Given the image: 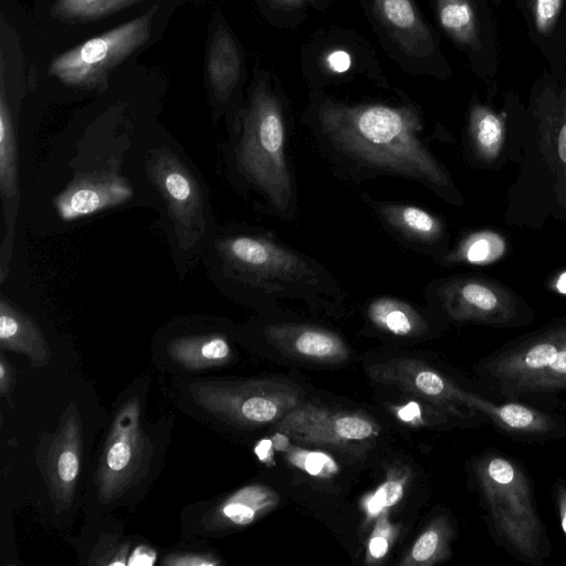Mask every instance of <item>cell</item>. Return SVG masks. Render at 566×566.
Listing matches in <instances>:
<instances>
[{"mask_svg": "<svg viewBox=\"0 0 566 566\" xmlns=\"http://www.w3.org/2000/svg\"><path fill=\"white\" fill-rule=\"evenodd\" d=\"M302 119L339 175L356 182L399 177L457 201L448 172L426 143L423 117L413 103H347L314 91Z\"/></svg>", "mask_w": 566, "mask_h": 566, "instance_id": "cell-1", "label": "cell"}, {"mask_svg": "<svg viewBox=\"0 0 566 566\" xmlns=\"http://www.w3.org/2000/svg\"><path fill=\"white\" fill-rule=\"evenodd\" d=\"M220 292L239 302L274 307L284 302L340 311L346 291L321 262L252 226L217 229L203 252Z\"/></svg>", "mask_w": 566, "mask_h": 566, "instance_id": "cell-2", "label": "cell"}, {"mask_svg": "<svg viewBox=\"0 0 566 566\" xmlns=\"http://www.w3.org/2000/svg\"><path fill=\"white\" fill-rule=\"evenodd\" d=\"M228 130L223 157L230 181L266 212L285 221L294 219L298 197L289 154V112L268 73L255 74Z\"/></svg>", "mask_w": 566, "mask_h": 566, "instance_id": "cell-3", "label": "cell"}, {"mask_svg": "<svg viewBox=\"0 0 566 566\" xmlns=\"http://www.w3.org/2000/svg\"><path fill=\"white\" fill-rule=\"evenodd\" d=\"M472 472L493 543L520 563L544 566L553 547L525 467L491 449L473 461Z\"/></svg>", "mask_w": 566, "mask_h": 566, "instance_id": "cell-4", "label": "cell"}, {"mask_svg": "<svg viewBox=\"0 0 566 566\" xmlns=\"http://www.w3.org/2000/svg\"><path fill=\"white\" fill-rule=\"evenodd\" d=\"M145 171L157 191L168 240L180 277L212 240L218 227L202 177L174 147L159 145L145 154Z\"/></svg>", "mask_w": 566, "mask_h": 566, "instance_id": "cell-5", "label": "cell"}, {"mask_svg": "<svg viewBox=\"0 0 566 566\" xmlns=\"http://www.w3.org/2000/svg\"><path fill=\"white\" fill-rule=\"evenodd\" d=\"M476 373L507 400L566 392V323L502 346Z\"/></svg>", "mask_w": 566, "mask_h": 566, "instance_id": "cell-6", "label": "cell"}, {"mask_svg": "<svg viewBox=\"0 0 566 566\" xmlns=\"http://www.w3.org/2000/svg\"><path fill=\"white\" fill-rule=\"evenodd\" d=\"M157 8L153 6L144 14L56 55L49 65V75L70 87L105 90L111 72L149 39Z\"/></svg>", "mask_w": 566, "mask_h": 566, "instance_id": "cell-7", "label": "cell"}, {"mask_svg": "<svg viewBox=\"0 0 566 566\" xmlns=\"http://www.w3.org/2000/svg\"><path fill=\"white\" fill-rule=\"evenodd\" d=\"M382 46L409 73H432L436 35L415 0H359Z\"/></svg>", "mask_w": 566, "mask_h": 566, "instance_id": "cell-8", "label": "cell"}, {"mask_svg": "<svg viewBox=\"0 0 566 566\" xmlns=\"http://www.w3.org/2000/svg\"><path fill=\"white\" fill-rule=\"evenodd\" d=\"M136 400L126 402L111 428L97 470L99 495L108 501L133 485L142 476L150 454V442L139 423Z\"/></svg>", "mask_w": 566, "mask_h": 566, "instance_id": "cell-9", "label": "cell"}, {"mask_svg": "<svg viewBox=\"0 0 566 566\" xmlns=\"http://www.w3.org/2000/svg\"><path fill=\"white\" fill-rule=\"evenodd\" d=\"M134 196L132 182L120 172L116 159L86 172L77 174L54 198V207L63 221H74L115 208Z\"/></svg>", "mask_w": 566, "mask_h": 566, "instance_id": "cell-10", "label": "cell"}, {"mask_svg": "<svg viewBox=\"0 0 566 566\" xmlns=\"http://www.w3.org/2000/svg\"><path fill=\"white\" fill-rule=\"evenodd\" d=\"M423 293L433 305L457 319L495 326L516 325L513 307L485 283L475 279H444L429 283Z\"/></svg>", "mask_w": 566, "mask_h": 566, "instance_id": "cell-11", "label": "cell"}, {"mask_svg": "<svg viewBox=\"0 0 566 566\" xmlns=\"http://www.w3.org/2000/svg\"><path fill=\"white\" fill-rule=\"evenodd\" d=\"M459 398L473 411L481 413L499 431L518 442H548L566 437L565 420L554 412L517 401L494 402L458 390Z\"/></svg>", "mask_w": 566, "mask_h": 566, "instance_id": "cell-12", "label": "cell"}, {"mask_svg": "<svg viewBox=\"0 0 566 566\" xmlns=\"http://www.w3.org/2000/svg\"><path fill=\"white\" fill-rule=\"evenodd\" d=\"M360 199L401 244L434 259L440 258L446 232L437 216L415 205L379 200L368 193H361Z\"/></svg>", "mask_w": 566, "mask_h": 566, "instance_id": "cell-13", "label": "cell"}, {"mask_svg": "<svg viewBox=\"0 0 566 566\" xmlns=\"http://www.w3.org/2000/svg\"><path fill=\"white\" fill-rule=\"evenodd\" d=\"M0 199L3 219L0 276L3 281L12 253L20 201L19 146L15 120L7 95L3 72L0 85Z\"/></svg>", "mask_w": 566, "mask_h": 566, "instance_id": "cell-14", "label": "cell"}, {"mask_svg": "<svg viewBox=\"0 0 566 566\" xmlns=\"http://www.w3.org/2000/svg\"><path fill=\"white\" fill-rule=\"evenodd\" d=\"M81 424L70 413L61 423L44 460L45 479L52 494L70 503L80 472Z\"/></svg>", "mask_w": 566, "mask_h": 566, "instance_id": "cell-15", "label": "cell"}, {"mask_svg": "<svg viewBox=\"0 0 566 566\" xmlns=\"http://www.w3.org/2000/svg\"><path fill=\"white\" fill-rule=\"evenodd\" d=\"M242 54L231 31L220 23L210 38L207 55V76L210 94L220 114L234 99L241 81Z\"/></svg>", "mask_w": 566, "mask_h": 566, "instance_id": "cell-16", "label": "cell"}, {"mask_svg": "<svg viewBox=\"0 0 566 566\" xmlns=\"http://www.w3.org/2000/svg\"><path fill=\"white\" fill-rule=\"evenodd\" d=\"M0 345L2 349L28 356L33 363H42L49 356L38 324L3 295L0 298Z\"/></svg>", "mask_w": 566, "mask_h": 566, "instance_id": "cell-17", "label": "cell"}, {"mask_svg": "<svg viewBox=\"0 0 566 566\" xmlns=\"http://www.w3.org/2000/svg\"><path fill=\"white\" fill-rule=\"evenodd\" d=\"M366 314L374 325L396 336H407L427 326L421 311L395 296L373 297L366 306Z\"/></svg>", "mask_w": 566, "mask_h": 566, "instance_id": "cell-18", "label": "cell"}, {"mask_svg": "<svg viewBox=\"0 0 566 566\" xmlns=\"http://www.w3.org/2000/svg\"><path fill=\"white\" fill-rule=\"evenodd\" d=\"M169 354L187 368H203L221 363L230 354L224 337L217 334L188 335L169 343Z\"/></svg>", "mask_w": 566, "mask_h": 566, "instance_id": "cell-19", "label": "cell"}, {"mask_svg": "<svg viewBox=\"0 0 566 566\" xmlns=\"http://www.w3.org/2000/svg\"><path fill=\"white\" fill-rule=\"evenodd\" d=\"M441 29L458 44L475 48L478 27L471 0H430Z\"/></svg>", "mask_w": 566, "mask_h": 566, "instance_id": "cell-20", "label": "cell"}, {"mask_svg": "<svg viewBox=\"0 0 566 566\" xmlns=\"http://www.w3.org/2000/svg\"><path fill=\"white\" fill-rule=\"evenodd\" d=\"M287 337L301 354L311 357H328L340 350L339 339L332 333L304 324H270Z\"/></svg>", "mask_w": 566, "mask_h": 566, "instance_id": "cell-21", "label": "cell"}, {"mask_svg": "<svg viewBox=\"0 0 566 566\" xmlns=\"http://www.w3.org/2000/svg\"><path fill=\"white\" fill-rule=\"evenodd\" d=\"M144 0H56L51 13L67 22L94 21Z\"/></svg>", "mask_w": 566, "mask_h": 566, "instance_id": "cell-22", "label": "cell"}, {"mask_svg": "<svg viewBox=\"0 0 566 566\" xmlns=\"http://www.w3.org/2000/svg\"><path fill=\"white\" fill-rule=\"evenodd\" d=\"M471 135L474 145L482 155L486 157L494 156L502 143V123L490 111L476 107L471 116Z\"/></svg>", "mask_w": 566, "mask_h": 566, "instance_id": "cell-23", "label": "cell"}, {"mask_svg": "<svg viewBox=\"0 0 566 566\" xmlns=\"http://www.w3.org/2000/svg\"><path fill=\"white\" fill-rule=\"evenodd\" d=\"M495 237L489 233H480L469 238L454 252L442 255L438 261L455 262L465 260L470 263H484L495 258L502 251V242L495 241Z\"/></svg>", "mask_w": 566, "mask_h": 566, "instance_id": "cell-24", "label": "cell"}, {"mask_svg": "<svg viewBox=\"0 0 566 566\" xmlns=\"http://www.w3.org/2000/svg\"><path fill=\"white\" fill-rule=\"evenodd\" d=\"M221 415H234L254 422H268L277 415V406L271 399L263 396H250L242 401L222 406L213 411Z\"/></svg>", "mask_w": 566, "mask_h": 566, "instance_id": "cell-25", "label": "cell"}, {"mask_svg": "<svg viewBox=\"0 0 566 566\" xmlns=\"http://www.w3.org/2000/svg\"><path fill=\"white\" fill-rule=\"evenodd\" d=\"M249 492L250 490H243L232 496L222 505L220 514L231 523L238 525L251 523L254 520L255 511L259 506L250 504L251 494Z\"/></svg>", "mask_w": 566, "mask_h": 566, "instance_id": "cell-26", "label": "cell"}, {"mask_svg": "<svg viewBox=\"0 0 566 566\" xmlns=\"http://www.w3.org/2000/svg\"><path fill=\"white\" fill-rule=\"evenodd\" d=\"M335 433L348 440H363L373 434V426L365 419L353 416H344L334 424Z\"/></svg>", "mask_w": 566, "mask_h": 566, "instance_id": "cell-27", "label": "cell"}, {"mask_svg": "<svg viewBox=\"0 0 566 566\" xmlns=\"http://www.w3.org/2000/svg\"><path fill=\"white\" fill-rule=\"evenodd\" d=\"M293 461L312 475L329 474L336 470L333 460L322 452H301L293 457Z\"/></svg>", "mask_w": 566, "mask_h": 566, "instance_id": "cell-28", "label": "cell"}, {"mask_svg": "<svg viewBox=\"0 0 566 566\" xmlns=\"http://www.w3.org/2000/svg\"><path fill=\"white\" fill-rule=\"evenodd\" d=\"M403 493L402 485L396 481H388L382 484L369 499L367 509L370 514H376L384 507L394 505Z\"/></svg>", "mask_w": 566, "mask_h": 566, "instance_id": "cell-29", "label": "cell"}, {"mask_svg": "<svg viewBox=\"0 0 566 566\" xmlns=\"http://www.w3.org/2000/svg\"><path fill=\"white\" fill-rule=\"evenodd\" d=\"M563 0H534V15L539 31H546L559 13Z\"/></svg>", "mask_w": 566, "mask_h": 566, "instance_id": "cell-30", "label": "cell"}, {"mask_svg": "<svg viewBox=\"0 0 566 566\" xmlns=\"http://www.w3.org/2000/svg\"><path fill=\"white\" fill-rule=\"evenodd\" d=\"M318 0H262V4L275 17L295 15L308 7H314Z\"/></svg>", "mask_w": 566, "mask_h": 566, "instance_id": "cell-31", "label": "cell"}, {"mask_svg": "<svg viewBox=\"0 0 566 566\" xmlns=\"http://www.w3.org/2000/svg\"><path fill=\"white\" fill-rule=\"evenodd\" d=\"M440 534L434 530L424 532L416 542L412 548V557L417 562H423L431 558L438 549Z\"/></svg>", "mask_w": 566, "mask_h": 566, "instance_id": "cell-32", "label": "cell"}, {"mask_svg": "<svg viewBox=\"0 0 566 566\" xmlns=\"http://www.w3.org/2000/svg\"><path fill=\"white\" fill-rule=\"evenodd\" d=\"M416 385L418 389L429 396H438L444 392L446 384L436 373L424 370L417 375Z\"/></svg>", "mask_w": 566, "mask_h": 566, "instance_id": "cell-33", "label": "cell"}, {"mask_svg": "<svg viewBox=\"0 0 566 566\" xmlns=\"http://www.w3.org/2000/svg\"><path fill=\"white\" fill-rule=\"evenodd\" d=\"M552 497L566 539V480L557 476L552 485Z\"/></svg>", "mask_w": 566, "mask_h": 566, "instance_id": "cell-34", "label": "cell"}, {"mask_svg": "<svg viewBox=\"0 0 566 566\" xmlns=\"http://www.w3.org/2000/svg\"><path fill=\"white\" fill-rule=\"evenodd\" d=\"M352 55L345 50H335L326 57V66L333 73H344L350 69Z\"/></svg>", "mask_w": 566, "mask_h": 566, "instance_id": "cell-35", "label": "cell"}, {"mask_svg": "<svg viewBox=\"0 0 566 566\" xmlns=\"http://www.w3.org/2000/svg\"><path fill=\"white\" fill-rule=\"evenodd\" d=\"M388 549V543L386 538L381 536L373 537L369 543V552L373 557L380 558L385 556Z\"/></svg>", "mask_w": 566, "mask_h": 566, "instance_id": "cell-36", "label": "cell"}, {"mask_svg": "<svg viewBox=\"0 0 566 566\" xmlns=\"http://www.w3.org/2000/svg\"><path fill=\"white\" fill-rule=\"evenodd\" d=\"M172 565H211L213 562L205 560L201 556H179L176 560L170 562Z\"/></svg>", "mask_w": 566, "mask_h": 566, "instance_id": "cell-37", "label": "cell"}, {"mask_svg": "<svg viewBox=\"0 0 566 566\" xmlns=\"http://www.w3.org/2000/svg\"><path fill=\"white\" fill-rule=\"evenodd\" d=\"M10 370H9V366L7 367L6 365V361L3 359H1L0 361V389H1V392L4 394L6 390L9 389V384H10Z\"/></svg>", "mask_w": 566, "mask_h": 566, "instance_id": "cell-38", "label": "cell"}, {"mask_svg": "<svg viewBox=\"0 0 566 566\" xmlns=\"http://www.w3.org/2000/svg\"><path fill=\"white\" fill-rule=\"evenodd\" d=\"M420 413L419 407L417 403L411 402L399 410V417L405 421H410L416 418Z\"/></svg>", "mask_w": 566, "mask_h": 566, "instance_id": "cell-39", "label": "cell"}, {"mask_svg": "<svg viewBox=\"0 0 566 566\" xmlns=\"http://www.w3.org/2000/svg\"><path fill=\"white\" fill-rule=\"evenodd\" d=\"M558 155L566 164V123L562 126L558 135Z\"/></svg>", "mask_w": 566, "mask_h": 566, "instance_id": "cell-40", "label": "cell"}, {"mask_svg": "<svg viewBox=\"0 0 566 566\" xmlns=\"http://www.w3.org/2000/svg\"><path fill=\"white\" fill-rule=\"evenodd\" d=\"M271 448V441L264 440L259 443V446L255 448V452L259 455L260 459H265L268 455V450Z\"/></svg>", "mask_w": 566, "mask_h": 566, "instance_id": "cell-41", "label": "cell"}, {"mask_svg": "<svg viewBox=\"0 0 566 566\" xmlns=\"http://www.w3.org/2000/svg\"><path fill=\"white\" fill-rule=\"evenodd\" d=\"M556 287L559 293L566 294V272L562 273L556 283Z\"/></svg>", "mask_w": 566, "mask_h": 566, "instance_id": "cell-42", "label": "cell"}]
</instances>
